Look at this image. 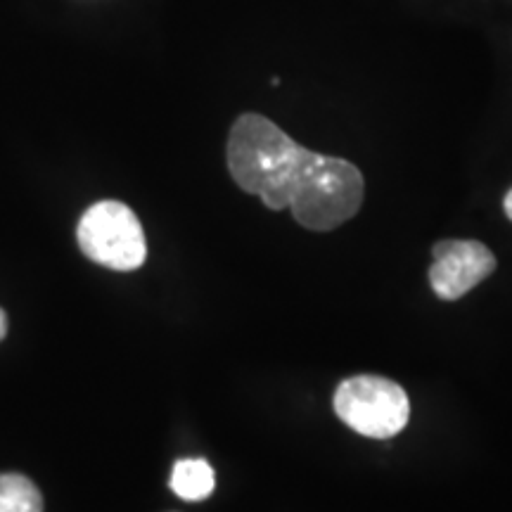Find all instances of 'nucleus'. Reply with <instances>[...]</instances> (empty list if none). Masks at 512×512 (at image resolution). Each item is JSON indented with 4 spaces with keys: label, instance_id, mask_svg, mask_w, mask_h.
Masks as SVG:
<instances>
[{
    "label": "nucleus",
    "instance_id": "nucleus-1",
    "mask_svg": "<svg viewBox=\"0 0 512 512\" xmlns=\"http://www.w3.org/2000/svg\"><path fill=\"white\" fill-rule=\"evenodd\" d=\"M228 171L249 195L268 209H290V202L316 164L318 152L306 150L261 114H242L228 136Z\"/></svg>",
    "mask_w": 512,
    "mask_h": 512
},
{
    "label": "nucleus",
    "instance_id": "nucleus-2",
    "mask_svg": "<svg viewBox=\"0 0 512 512\" xmlns=\"http://www.w3.org/2000/svg\"><path fill=\"white\" fill-rule=\"evenodd\" d=\"M366 183L361 171L347 159L318 155L316 164L294 192L290 209L304 228L332 230L354 219L363 204Z\"/></svg>",
    "mask_w": 512,
    "mask_h": 512
},
{
    "label": "nucleus",
    "instance_id": "nucleus-3",
    "mask_svg": "<svg viewBox=\"0 0 512 512\" xmlns=\"http://www.w3.org/2000/svg\"><path fill=\"white\" fill-rule=\"evenodd\" d=\"M335 413L344 425L368 439H392L411 415L408 394L387 377L358 375L335 392Z\"/></svg>",
    "mask_w": 512,
    "mask_h": 512
},
{
    "label": "nucleus",
    "instance_id": "nucleus-4",
    "mask_svg": "<svg viewBox=\"0 0 512 512\" xmlns=\"http://www.w3.org/2000/svg\"><path fill=\"white\" fill-rule=\"evenodd\" d=\"M76 240L88 259L112 271H136L145 264L143 226L124 202L105 200L86 209L76 228Z\"/></svg>",
    "mask_w": 512,
    "mask_h": 512
},
{
    "label": "nucleus",
    "instance_id": "nucleus-5",
    "mask_svg": "<svg viewBox=\"0 0 512 512\" xmlns=\"http://www.w3.org/2000/svg\"><path fill=\"white\" fill-rule=\"evenodd\" d=\"M496 271V256L477 240H444L434 245L430 283L437 297L456 302Z\"/></svg>",
    "mask_w": 512,
    "mask_h": 512
},
{
    "label": "nucleus",
    "instance_id": "nucleus-6",
    "mask_svg": "<svg viewBox=\"0 0 512 512\" xmlns=\"http://www.w3.org/2000/svg\"><path fill=\"white\" fill-rule=\"evenodd\" d=\"M216 475L214 467L202 458L178 460L171 472V491L183 501H204L214 494Z\"/></svg>",
    "mask_w": 512,
    "mask_h": 512
},
{
    "label": "nucleus",
    "instance_id": "nucleus-7",
    "mask_svg": "<svg viewBox=\"0 0 512 512\" xmlns=\"http://www.w3.org/2000/svg\"><path fill=\"white\" fill-rule=\"evenodd\" d=\"M0 512H43V496L24 475H0Z\"/></svg>",
    "mask_w": 512,
    "mask_h": 512
},
{
    "label": "nucleus",
    "instance_id": "nucleus-8",
    "mask_svg": "<svg viewBox=\"0 0 512 512\" xmlns=\"http://www.w3.org/2000/svg\"><path fill=\"white\" fill-rule=\"evenodd\" d=\"M5 335H8V316H5V311L0 309V342H3Z\"/></svg>",
    "mask_w": 512,
    "mask_h": 512
},
{
    "label": "nucleus",
    "instance_id": "nucleus-9",
    "mask_svg": "<svg viewBox=\"0 0 512 512\" xmlns=\"http://www.w3.org/2000/svg\"><path fill=\"white\" fill-rule=\"evenodd\" d=\"M503 207H505V214H508V219L512 221V190L508 192V195H505V202H503Z\"/></svg>",
    "mask_w": 512,
    "mask_h": 512
}]
</instances>
